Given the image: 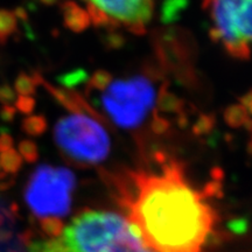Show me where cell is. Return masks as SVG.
<instances>
[{"instance_id": "20", "label": "cell", "mask_w": 252, "mask_h": 252, "mask_svg": "<svg viewBox=\"0 0 252 252\" xmlns=\"http://www.w3.org/2000/svg\"><path fill=\"white\" fill-rule=\"evenodd\" d=\"M151 130L156 134H165L169 131L171 123L167 118L160 115V113H154L152 121H151Z\"/></svg>"}, {"instance_id": "1", "label": "cell", "mask_w": 252, "mask_h": 252, "mask_svg": "<svg viewBox=\"0 0 252 252\" xmlns=\"http://www.w3.org/2000/svg\"><path fill=\"white\" fill-rule=\"evenodd\" d=\"M162 174L128 172L131 185L118 187L127 220L139 226L144 242L157 252H201L216 214L201 191L185 180L175 161L162 160Z\"/></svg>"}, {"instance_id": "3", "label": "cell", "mask_w": 252, "mask_h": 252, "mask_svg": "<svg viewBox=\"0 0 252 252\" xmlns=\"http://www.w3.org/2000/svg\"><path fill=\"white\" fill-rule=\"evenodd\" d=\"M54 126V140L63 156L82 166L103 162L111 151V139L103 124V116L89 104L68 111Z\"/></svg>"}, {"instance_id": "22", "label": "cell", "mask_w": 252, "mask_h": 252, "mask_svg": "<svg viewBox=\"0 0 252 252\" xmlns=\"http://www.w3.org/2000/svg\"><path fill=\"white\" fill-rule=\"evenodd\" d=\"M84 80H86V72L83 70H75L60 78V82H61V84L70 87L74 86V84L75 86L76 84H81Z\"/></svg>"}, {"instance_id": "14", "label": "cell", "mask_w": 252, "mask_h": 252, "mask_svg": "<svg viewBox=\"0 0 252 252\" xmlns=\"http://www.w3.org/2000/svg\"><path fill=\"white\" fill-rule=\"evenodd\" d=\"M37 78L36 72L33 75H28L26 72H20L14 81V89L19 94L24 96H32L36 93Z\"/></svg>"}, {"instance_id": "27", "label": "cell", "mask_w": 252, "mask_h": 252, "mask_svg": "<svg viewBox=\"0 0 252 252\" xmlns=\"http://www.w3.org/2000/svg\"><path fill=\"white\" fill-rule=\"evenodd\" d=\"M239 104H242L249 115L252 116V89L243 94V96L239 97Z\"/></svg>"}, {"instance_id": "5", "label": "cell", "mask_w": 252, "mask_h": 252, "mask_svg": "<svg viewBox=\"0 0 252 252\" xmlns=\"http://www.w3.org/2000/svg\"><path fill=\"white\" fill-rule=\"evenodd\" d=\"M76 176L65 167L40 165L32 173L25 200L37 217H62L70 213Z\"/></svg>"}, {"instance_id": "23", "label": "cell", "mask_w": 252, "mask_h": 252, "mask_svg": "<svg viewBox=\"0 0 252 252\" xmlns=\"http://www.w3.org/2000/svg\"><path fill=\"white\" fill-rule=\"evenodd\" d=\"M17 99V94L14 90L9 87V84H0V103L4 104H12Z\"/></svg>"}, {"instance_id": "19", "label": "cell", "mask_w": 252, "mask_h": 252, "mask_svg": "<svg viewBox=\"0 0 252 252\" xmlns=\"http://www.w3.org/2000/svg\"><path fill=\"white\" fill-rule=\"evenodd\" d=\"M35 99L32 96H24L19 94V97L15 99V109L23 115H31L35 109Z\"/></svg>"}, {"instance_id": "18", "label": "cell", "mask_w": 252, "mask_h": 252, "mask_svg": "<svg viewBox=\"0 0 252 252\" xmlns=\"http://www.w3.org/2000/svg\"><path fill=\"white\" fill-rule=\"evenodd\" d=\"M215 127V118L213 115H201L193 125V133L195 135H206L210 133Z\"/></svg>"}, {"instance_id": "16", "label": "cell", "mask_w": 252, "mask_h": 252, "mask_svg": "<svg viewBox=\"0 0 252 252\" xmlns=\"http://www.w3.org/2000/svg\"><path fill=\"white\" fill-rule=\"evenodd\" d=\"M186 7H187V0H166L161 9L162 21L171 23L175 20Z\"/></svg>"}, {"instance_id": "17", "label": "cell", "mask_w": 252, "mask_h": 252, "mask_svg": "<svg viewBox=\"0 0 252 252\" xmlns=\"http://www.w3.org/2000/svg\"><path fill=\"white\" fill-rule=\"evenodd\" d=\"M19 154L28 163H34L39 159V149L33 140L25 139L19 143Z\"/></svg>"}, {"instance_id": "28", "label": "cell", "mask_w": 252, "mask_h": 252, "mask_svg": "<svg viewBox=\"0 0 252 252\" xmlns=\"http://www.w3.org/2000/svg\"><path fill=\"white\" fill-rule=\"evenodd\" d=\"M210 175H212L213 180H216L220 182H222L223 179H224V172H223L220 167H214L212 172H210Z\"/></svg>"}, {"instance_id": "2", "label": "cell", "mask_w": 252, "mask_h": 252, "mask_svg": "<svg viewBox=\"0 0 252 252\" xmlns=\"http://www.w3.org/2000/svg\"><path fill=\"white\" fill-rule=\"evenodd\" d=\"M158 75L150 67L130 76L112 78L104 89L94 93L99 94V105L106 117L124 130L139 128L156 105L160 90H157Z\"/></svg>"}, {"instance_id": "10", "label": "cell", "mask_w": 252, "mask_h": 252, "mask_svg": "<svg viewBox=\"0 0 252 252\" xmlns=\"http://www.w3.org/2000/svg\"><path fill=\"white\" fill-rule=\"evenodd\" d=\"M19 31V19L14 11L0 8V45L5 46Z\"/></svg>"}, {"instance_id": "9", "label": "cell", "mask_w": 252, "mask_h": 252, "mask_svg": "<svg viewBox=\"0 0 252 252\" xmlns=\"http://www.w3.org/2000/svg\"><path fill=\"white\" fill-rule=\"evenodd\" d=\"M223 118L226 125L231 128L245 127L248 131L252 132V118L242 104L235 103L226 106L223 112Z\"/></svg>"}, {"instance_id": "6", "label": "cell", "mask_w": 252, "mask_h": 252, "mask_svg": "<svg viewBox=\"0 0 252 252\" xmlns=\"http://www.w3.org/2000/svg\"><path fill=\"white\" fill-rule=\"evenodd\" d=\"M93 23L99 28H124L141 35L154 13L153 0H83Z\"/></svg>"}, {"instance_id": "7", "label": "cell", "mask_w": 252, "mask_h": 252, "mask_svg": "<svg viewBox=\"0 0 252 252\" xmlns=\"http://www.w3.org/2000/svg\"><path fill=\"white\" fill-rule=\"evenodd\" d=\"M128 220L100 242L94 252H157L131 234Z\"/></svg>"}, {"instance_id": "8", "label": "cell", "mask_w": 252, "mask_h": 252, "mask_svg": "<svg viewBox=\"0 0 252 252\" xmlns=\"http://www.w3.org/2000/svg\"><path fill=\"white\" fill-rule=\"evenodd\" d=\"M61 12L64 26L75 33H81L89 28L91 19L87 9L72 0H65L61 4Z\"/></svg>"}, {"instance_id": "4", "label": "cell", "mask_w": 252, "mask_h": 252, "mask_svg": "<svg viewBox=\"0 0 252 252\" xmlns=\"http://www.w3.org/2000/svg\"><path fill=\"white\" fill-rule=\"evenodd\" d=\"M209 17V36L239 61L250 60L252 50V0H203Z\"/></svg>"}, {"instance_id": "29", "label": "cell", "mask_w": 252, "mask_h": 252, "mask_svg": "<svg viewBox=\"0 0 252 252\" xmlns=\"http://www.w3.org/2000/svg\"><path fill=\"white\" fill-rule=\"evenodd\" d=\"M40 2H42L43 5H55L59 0H39Z\"/></svg>"}, {"instance_id": "21", "label": "cell", "mask_w": 252, "mask_h": 252, "mask_svg": "<svg viewBox=\"0 0 252 252\" xmlns=\"http://www.w3.org/2000/svg\"><path fill=\"white\" fill-rule=\"evenodd\" d=\"M201 194L203 195L204 197H219L220 198L223 196V187L222 182L212 180L204 186L203 190L201 191Z\"/></svg>"}, {"instance_id": "30", "label": "cell", "mask_w": 252, "mask_h": 252, "mask_svg": "<svg viewBox=\"0 0 252 252\" xmlns=\"http://www.w3.org/2000/svg\"><path fill=\"white\" fill-rule=\"evenodd\" d=\"M5 173L2 172V169H1V167H0V179H4L5 178Z\"/></svg>"}, {"instance_id": "13", "label": "cell", "mask_w": 252, "mask_h": 252, "mask_svg": "<svg viewBox=\"0 0 252 252\" xmlns=\"http://www.w3.org/2000/svg\"><path fill=\"white\" fill-rule=\"evenodd\" d=\"M48 123L43 115L28 116L21 123V128L25 133L31 137H40L47 131Z\"/></svg>"}, {"instance_id": "26", "label": "cell", "mask_w": 252, "mask_h": 252, "mask_svg": "<svg viewBox=\"0 0 252 252\" xmlns=\"http://www.w3.org/2000/svg\"><path fill=\"white\" fill-rule=\"evenodd\" d=\"M15 115H17V109L12 104H6L0 110V118H1L2 122H13Z\"/></svg>"}, {"instance_id": "15", "label": "cell", "mask_w": 252, "mask_h": 252, "mask_svg": "<svg viewBox=\"0 0 252 252\" xmlns=\"http://www.w3.org/2000/svg\"><path fill=\"white\" fill-rule=\"evenodd\" d=\"M40 228L49 238H56L62 235L64 224L60 217L48 216L41 217L40 219Z\"/></svg>"}, {"instance_id": "11", "label": "cell", "mask_w": 252, "mask_h": 252, "mask_svg": "<svg viewBox=\"0 0 252 252\" xmlns=\"http://www.w3.org/2000/svg\"><path fill=\"white\" fill-rule=\"evenodd\" d=\"M27 252H67L65 244L61 236L48 239H30Z\"/></svg>"}, {"instance_id": "12", "label": "cell", "mask_w": 252, "mask_h": 252, "mask_svg": "<svg viewBox=\"0 0 252 252\" xmlns=\"http://www.w3.org/2000/svg\"><path fill=\"white\" fill-rule=\"evenodd\" d=\"M24 160L17 150L11 149L0 153V167L5 174H17L23 168Z\"/></svg>"}, {"instance_id": "25", "label": "cell", "mask_w": 252, "mask_h": 252, "mask_svg": "<svg viewBox=\"0 0 252 252\" xmlns=\"http://www.w3.org/2000/svg\"><path fill=\"white\" fill-rule=\"evenodd\" d=\"M14 140L13 137L9 134L7 128H1L0 132V153L5 152V151L14 149Z\"/></svg>"}, {"instance_id": "24", "label": "cell", "mask_w": 252, "mask_h": 252, "mask_svg": "<svg viewBox=\"0 0 252 252\" xmlns=\"http://www.w3.org/2000/svg\"><path fill=\"white\" fill-rule=\"evenodd\" d=\"M226 226H228V229L232 232V234L242 235L247 232L249 223L245 219H235L230 220L228 224H226Z\"/></svg>"}]
</instances>
